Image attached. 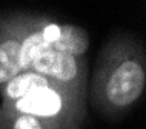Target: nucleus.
Returning a JSON list of instances; mask_svg holds the SVG:
<instances>
[{"mask_svg": "<svg viewBox=\"0 0 146 129\" xmlns=\"http://www.w3.org/2000/svg\"><path fill=\"white\" fill-rule=\"evenodd\" d=\"M145 85L146 71L143 62L135 54H125L106 72L102 92L109 106L123 109L140 99Z\"/></svg>", "mask_w": 146, "mask_h": 129, "instance_id": "nucleus-1", "label": "nucleus"}, {"mask_svg": "<svg viewBox=\"0 0 146 129\" xmlns=\"http://www.w3.org/2000/svg\"><path fill=\"white\" fill-rule=\"evenodd\" d=\"M14 118L11 122V129H48L51 120H43L34 115L13 114Z\"/></svg>", "mask_w": 146, "mask_h": 129, "instance_id": "nucleus-8", "label": "nucleus"}, {"mask_svg": "<svg viewBox=\"0 0 146 129\" xmlns=\"http://www.w3.org/2000/svg\"><path fill=\"white\" fill-rule=\"evenodd\" d=\"M8 105L13 114H25L43 120H52L65 112L68 106V99L60 86H56L31 92L22 99L8 101Z\"/></svg>", "mask_w": 146, "mask_h": 129, "instance_id": "nucleus-2", "label": "nucleus"}, {"mask_svg": "<svg viewBox=\"0 0 146 129\" xmlns=\"http://www.w3.org/2000/svg\"><path fill=\"white\" fill-rule=\"evenodd\" d=\"M56 86H60V85L54 83L48 77L40 75V74L34 71H25V72H20L19 75H15L8 83H5L3 97H5L8 103V101L22 99V97L28 95L31 92L40 91V89H48V88H56Z\"/></svg>", "mask_w": 146, "mask_h": 129, "instance_id": "nucleus-5", "label": "nucleus"}, {"mask_svg": "<svg viewBox=\"0 0 146 129\" xmlns=\"http://www.w3.org/2000/svg\"><path fill=\"white\" fill-rule=\"evenodd\" d=\"M88 36L82 28L74 25H62L60 37L58 40L52 45V51H58V52L68 54L72 57L83 56L88 51Z\"/></svg>", "mask_w": 146, "mask_h": 129, "instance_id": "nucleus-7", "label": "nucleus"}, {"mask_svg": "<svg viewBox=\"0 0 146 129\" xmlns=\"http://www.w3.org/2000/svg\"><path fill=\"white\" fill-rule=\"evenodd\" d=\"M62 25L57 23H45L33 31L22 34V48H20V69L22 72L29 71L33 62L38 56L48 52L52 45L60 37Z\"/></svg>", "mask_w": 146, "mask_h": 129, "instance_id": "nucleus-4", "label": "nucleus"}, {"mask_svg": "<svg viewBox=\"0 0 146 129\" xmlns=\"http://www.w3.org/2000/svg\"><path fill=\"white\" fill-rule=\"evenodd\" d=\"M29 71L48 77L57 85H68L78 79L80 66L76 57L51 49L35 58Z\"/></svg>", "mask_w": 146, "mask_h": 129, "instance_id": "nucleus-3", "label": "nucleus"}, {"mask_svg": "<svg viewBox=\"0 0 146 129\" xmlns=\"http://www.w3.org/2000/svg\"><path fill=\"white\" fill-rule=\"evenodd\" d=\"M22 34L0 38V85L8 83L22 72L20 69Z\"/></svg>", "mask_w": 146, "mask_h": 129, "instance_id": "nucleus-6", "label": "nucleus"}]
</instances>
